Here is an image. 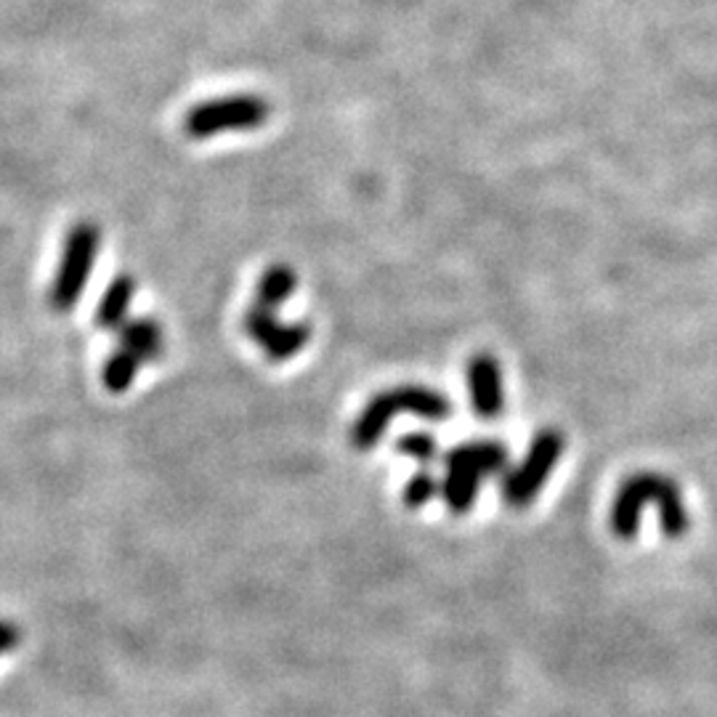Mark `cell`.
<instances>
[{
    "instance_id": "obj_7",
    "label": "cell",
    "mask_w": 717,
    "mask_h": 717,
    "mask_svg": "<svg viewBox=\"0 0 717 717\" xmlns=\"http://www.w3.org/2000/svg\"><path fill=\"white\" fill-rule=\"evenodd\" d=\"M243 327L247 338L256 340L271 361L293 359L311 340L309 325H301V322H298V325H282L275 316V311L258 306V303L245 311Z\"/></svg>"
},
{
    "instance_id": "obj_2",
    "label": "cell",
    "mask_w": 717,
    "mask_h": 717,
    "mask_svg": "<svg viewBox=\"0 0 717 717\" xmlns=\"http://www.w3.org/2000/svg\"><path fill=\"white\" fill-rule=\"evenodd\" d=\"M507 447L497 439H473L466 444H457L444 457V473L441 494L444 503L455 516H466L468 511L475 505L481 484L484 479L500 475L507 471Z\"/></svg>"
},
{
    "instance_id": "obj_15",
    "label": "cell",
    "mask_w": 717,
    "mask_h": 717,
    "mask_svg": "<svg viewBox=\"0 0 717 717\" xmlns=\"http://www.w3.org/2000/svg\"><path fill=\"white\" fill-rule=\"evenodd\" d=\"M19 640H22V632L14 621H0V653L16 649Z\"/></svg>"
},
{
    "instance_id": "obj_8",
    "label": "cell",
    "mask_w": 717,
    "mask_h": 717,
    "mask_svg": "<svg viewBox=\"0 0 717 717\" xmlns=\"http://www.w3.org/2000/svg\"><path fill=\"white\" fill-rule=\"evenodd\" d=\"M468 391H471V404L475 415L484 421H494L505 410V385H503V367L492 354H475L468 365Z\"/></svg>"
},
{
    "instance_id": "obj_1",
    "label": "cell",
    "mask_w": 717,
    "mask_h": 717,
    "mask_svg": "<svg viewBox=\"0 0 717 717\" xmlns=\"http://www.w3.org/2000/svg\"><path fill=\"white\" fill-rule=\"evenodd\" d=\"M646 505H657L662 531L668 537H683L688 531V511H685L681 490L675 481L659 473H636L619 486L612 505V531L619 539H632L640 529V513Z\"/></svg>"
},
{
    "instance_id": "obj_10",
    "label": "cell",
    "mask_w": 717,
    "mask_h": 717,
    "mask_svg": "<svg viewBox=\"0 0 717 717\" xmlns=\"http://www.w3.org/2000/svg\"><path fill=\"white\" fill-rule=\"evenodd\" d=\"M298 288L295 271L290 269L288 264H275L264 271L261 279H258L256 288V303L258 306L275 311L282 306L284 301H290Z\"/></svg>"
},
{
    "instance_id": "obj_14",
    "label": "cell",
    "mask_w": 717,
    "mask_h": 717,
    "mask_svg": "<svg viewBox=\"0 0 717 717\" xmlns=\"http://www.w3.org/2000/svg\"><path fill=\"white\" fill-rule=\"evenodd\" d=\"M396 452L407 455L412 460L423 462V466H430V462L439 457V441L430 434H423V430H417V434H404L402 439L396 441Z\"/></svg>"
},
{
    "instance_id": "obj_3",
    "label": "cell",
    "mask_w": 717,
    "mask_h": 717,
    "mask_svg": "<svg viewBox=\"0 0 717 717\" xmlns=\"http://www.w3.org/2000/svg\"><path fill=\"white\" fill-rule=\"evenodd\" d=\"M399 412H412V415L423 417L428 423H444L452 415V404L444 393L425 389V385H396V389L378 393L376 399H370L357 423L351 425V447L359 452H370L378 447L380 436L385 434L389 423Z\"/></svg>"
},
{
    "instance_id": "obj_12",
    "label": "cell",
    "mask_w": 717,
    "mask_h": 717,
    "mask_svg": "<svg viewBox=\"0 0 717 717\" xmlns=\"http://www.w3.org/2000/svg\"><path fill=\"white\" fill-rule=\"evenodd\" d=\"M142 365H144V361H142V357H138V354H133L131 348L120 346L117 351H114L112 357L107 359V365H104L107 391H112V393L128 391L133 378H136V372L142 370Z\"/></svg>"
},
{
    "instance_id": "obj_9",
    "label": "cell",
    "mask_w": 717,
    "mask_h": 717,
    "mask_svg": "<svg viewBox=\"0 0 717 717\" xmlns=\"http://www.w3.org/2000/svg\"><path fill=\"white\" fill-rule=\"evenodd\" d=\"M133 293H136V282L128 275H120L112 279V284L107 288L104 298H101L97 309V325L101 329H117L125 325V314H128V306L133 301Z\"/></svg>"
},
{
    "instance_id": "obj_4",
    "label": "cell",
    "mask_w": 717,
    "mask_h": 717,
    "mask_svg": "<svg viewBox=\"0 0 717 717\" xmlns=\"http://www.w3.org/2000/svg\"><path fill=\"white\" fill-rule=\"evenodd\" d=\"M563 449H567V441H563V436L558 430H539L524 460L513 471L505 473L503 500L513 511H524V507L535 503L537 494L548 484L550 473L556 471Z\"/></svg>"
},
{
    "instance_id": "obj_5",
    "label": "cell",
    "mask_w": 717,
    "mask_h": 717,
    "mask_svg": "<svg viewBox=\"0 0 717 717\" xmlns=\"http://www.w3.org/2000/svg\"><path fill=\"white\" fill-rule=\"evenodd\" d=\"M271 117L269 101L261 97H226L197 104L183 120L189 138H211L228 131H256Z\"/></svg>"
},
{
    "instance_id": "obj_11",
    "label": "cell",
    "mask_w": 717,
    "mask_h": 717,
    "mask_svg": "<svg viewBox=\"0 0 717 717\" xmlns=\"http://www.w3.org/2000/svg\"><path fill=\"white\" fill-rule=\"evenodd\" d=\"M120 346L131 348L133 354H138L142 361H155L163 357V327L152 320H136L128 325L120 327Z\"/></svg>"
},
{
    "instance_id": "obj_13",
    "label": "cell",
    "mask_w": 717,
    "mask_h": 717,
    "mask_svg": "<svg viewBox=\"0 0 717 717\" xmlns=\"http://www.w3.org/2000/svg\"><path fill=\"white\" fill-rule=\"evenodd\" d=\"M439 492H441V481L436 479L434 473L417 471L415 475H410L407 486H404V503H407V507H412V511H417V507L428 505Z\"/></svg>"
},
{
    "instance_id": "obj_6",
    "label": "cell",
    "mask_w": 717,
    "mask_h": 717,
    "mask_svg": "<svg viewBox=\"0 0 717 717\" xmlns=\"http://www.w3.org/2000/svg\"><path fill=\"white\" fill-rule=\"evenodd\" d=\"M99 226L80 221L67 234L65 256H61L59 275L51 288V306L56 311H69L80 301L82 288H86L88 277H91V266L97 261L99 253Z\"/></svg>"
}]
</instances>
